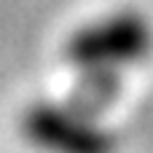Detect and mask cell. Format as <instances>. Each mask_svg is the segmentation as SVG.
Wrapping results in <instances>:
<instances>
[{
    "label": "cell",
    "instance_id": "6da1fadb",
    "mask_svg": "<svg viewBox=\"0 0 153 153\" xmlns=\"http://www.w3.org/2000/svg\"><path fill=\"white\" fill-rule=\"evenodd\" d=\"M153 54V27L148 16L132 8L108 11L89 19L70 32L65 43V59L83 78L116 81L126 70L143 65Z\"/></svg>",
    "mask_w": 153,
    "mask_h": 153
}]
</instances>
